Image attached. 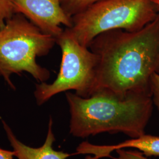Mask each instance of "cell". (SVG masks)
I'll use <instances>...</instances> for the list:
<instances>
[{
  "instance_id": "cell-1",
  "label": "cell",
  "mask_w": 159,
  "mask_h": 159,
  "mask_svg": "<svg viewBox=\"0 0 159 159\" xmlns=\"http://www.w3.org/2000/svg\"><path fill=\"white\" fill-rule=\"evenodd\" d=\"M89 48L98 57L93 94H152V76L159 74V13L139 31L118 29L98 35Z\"/></svg>"
},
{
  "instance_id": "cell-3",
  "label": "cell",
  "mask_w": 159,
  "mask_h": 159,
  "mask_svg": "<svg viewBox=\"0 0 159 159\" xmlns=\"http://www.w3.org/2000/svg\"><path fill=\"white\" fill-rule=\"evenodd\" d=\"M56 43L55 37L43 33L21 14H15L0 30V77L13 90V74L27 72L39 83L46 82L50 73L36 58L47 56Z\"/></svg>"
},
{
  "instance_id": "cell-10",
  "label": "cell",
  "mask_w": 159,
  "mask_h": 159,
  "mask_svg": "<svg viewBox=\"0 0 159 159\" xmlns=\"http://www.w3.org/2000/svg\"><path fill=\"white\" fill-rule=\"evenodd\" d=\"M15 14L12 0H0V30L4 26L6 21Z\"/></svg>"
},
{
  "instance_id": "cell-8",
  "label": "cell",
  "mask_w": 159,
  "mask_h": 159,
  "mask_svg": "<svg viewBox=\"0 0 159 159\" xmlns=\"http://www.w3.org/2000/svg\"><path fill=\"white\" fill-rule=\"evenodd\" d=\"M133 148L141 152L146 157H159V136L150 134H143L137 138H132L125 142L111 146L94 145L93 153L96 159L110 157L113 151L120 148Z\"/></svg>"
},
{
  "instance_id": "cell-7",
  "label": "cell",
  "mask_w": 159,
  "mask_h": 159,
  "mask_svg": "<svg viewBox=\"0 0 159 159\" xmlns=\"http://www.w3.org/2000/svg\"><path fill=\"white\" fill-rule=\"evenodd\" d=\"M2 123L8 140L14 152V156L18 159H67L74 154L56 151L53 148V143L56 140V138L52 131L53 121L51 117L49 120L45 142L39 148L30 147L20 142L6 121L2 120Z\"/></svg>"
},
{
  "instance_id": "cell-12",
  "label": "cell",
  "mask_w": 159,
  "mask_h": 159,
  "mask_svg": "<svg viewBox=\"0 0 159 159\" xmlns=\"http://www.w3.org/2000/svg\"><path fill=\"white\" fill-rule=\"evenodd\" d=\"M150 91L153 104L159 112V74L152 75L150 80Z\"/></svg>"
},
{
  "instance_id": "cell-5",
  "label": "cell",
  "mask_w": 159,
  "mask_h": 159,
  "mask_svg": "<svg viewBox=\"0 0 159 159\" xmlns=\"http://www.w3.org/2000/svg\"><path fill=\"white\" fill-rule=\"evenodd\" d=\"M56 39L62 52L59 73L51 84H36L34 94L39 106L62 92L74 90L77 95L87 98L93 94L94 90L97 55L81 46L67 29Z\"/></svg>"
},
{
  "instance_id": "cell-6",
  "label": "cell",
  "mask_w": 159,
  "mask_h": 159,
  "mask_svg": "<svg viewBox=\"0 0 159 159\" xmlns=\"http://www.w3.org/2000/svg\"><path fill=\"white\" fill-rule=\"evenodd\" d=\"M16 14H21L45 34L56 39L73 25L72 18L65 12L59 0H12Z\"/></svg>"
},
{
  "instance_id": "cell-11",
  "label": "cell",
  "mask_w": 159,
  "mask_h": 159,
  "mask_svg": "<svg viewBox=\"0 0 159 159\" xmlns=\"http://www.w3.org/2000/svg\"><path fill=\"white\" fill-rule=\"evenodd\" d=\"M116 151L118 156L117 157L111 156L112 159H149L140 151L125 150V148H120Z\"/></svg>"
},
{
  "instance_id": "cell-4",
  "label": "cell",
  "mask_w": 159,
  "mask_h": 159,
  "mask_svg": "<svg viewBox=\"0 0 159 159\" xmlns=\"http://www.w3.org/2000/svg\"><path fill=\"white\" fill-rule=\"evenodd\" d=\"M159 13L152 0H100L71 17L73 25L66 29L81 46L89 48L101 33L118 29L139 31Z\"/></svg>"
},
{
  "instance_id": "cell-9",
  "label": "cell",
  "mask_w": 159,
  "mask_h": 159,
  "mask_svg": "<svg viewBox=\"0 0 159 159\" xmlns=\"http://www.w3.org/2000/svg\"><path fill=\"white\" fill-rule=\"evenodd\" d=\"M98 1L100 0H59L64 11L71 18Z\"/></svg>"
},
{
  "instance_id": "cell-13",
  "label": "cell",
  "mask_w": 159,
  "mask_h": 159,
  "mask_svg": "<svg viewBox=\"0 0 159 159\" xmlns=\"http://www.w3.org/2000/svg\"><path fill=\"white\" fill-rule=\"evenodd\" d=\"M14 151H10L0 148V159H14Z\"/></svg>"
},
{
  "instance_id": "cell-14",
  "label": "cell",
  "mask_w": 159,
  "mask_h": 159,
  "mask_svg": "<svg viewBox=\"0 0 159 159\" xmlns=\"http://www.w3.org/2000/svg\"><path fill=\"white\" fill-rule=\"evenodd\" d=\"M154 3L157 6V7L159 8V0H152Z\"/></svg>"
},
{
  "instance_id": "cell-2",
  "label": "cell",
  "mask_w": 159,
  "mask_h": 159,
  "mask_svg": "<svg viewBox=\"0 0 159 159\" xmlns=\"http://www.w3.org/2000/svg\"><path fill=\"white\" fill-rule=\"evenodd\" d=\"M70 113V133L85 138L107 132H121L131 138L145 134L153 102L150 94H130L120 96L98 91L84 98L67 91Z\"/></svg>"
}]
</instances>
